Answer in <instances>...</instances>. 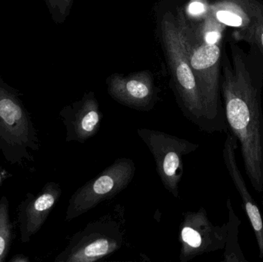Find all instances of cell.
Listing matches in <instances>:
<instances>
[{
  "mask_svg": "<svg viewBox=\"0 0 263 262\" xmlns=\"http://www.w3.org/2000/svg\"><path fill=\"white\" fill-rule=\"evenodd\" d=\"M227 235V223L221 226L213 225L203 208L197 212H188L180 231L181 259L186 261L202 254L225 249Z\"/></svg>",
  "mask_w": 263,
  "mask_h": 262,
  "instance_id": "cell-7",
  "label": "cell"
},
{
  "mask_svg": "<svg viewBox=\"0 0 263 262\" xmlns=\"http://www.w3.org/2000/svg\"><path fill=\"white\" fill-rule=\"evenodd\" d=\"M35 130L21 105L6 92H0V148L12 161L29 158L27 149H38Z\"/></svg>",
  "mask_w": 263,
  "mask_h": 262,
  "instance_id": "cell-5",
  "label": "cell"
},
{
  "mask_svg": "<svg viewBox=\"0 0 263 262\" xmlns=\"http://www.w3.org/2000/svg\"><path fill=\"white\" fill-rule=\"evenodd\" d=\"M233 63L226 62L222 82L229 131L237 138L246 173L254 190L263 192V113L260 83L232 45Z\"/></svg>",
  "mask_w": 263,
  "mask_h": 262,
  "instance_id": "cell-1",
  "label": "cell"
},
{
  "mask_svg": "<svg viewBox=\"0 0 263 262\" xmlns=\"http://www.w3.org/2000/svg\"><path fill=\"white\" fill-rule=\"evenodd\" d=\"M229 212V220L227 223V243H226L225 252L223 254V260L225 262H248L244 256L239 243V227L241 221L235 213L234 209L232 206L231 200L229 198L227 203Z\"/></svg>",
  "mask_w": 263,
  "mask_h": 262,
  "instance_id": "cell-14",
  "label": "cell"
},
{
  "mask_svg": "<svg viewBox=\"0 0 263 262\" xmlns=\"http://www.w3.org/2000/svg\"><path fill=\"white\" fill-rule=\"evenodd\" d=\"M73 0H47L48 6L53 18L63 22L69 15Z\"/></svg>",
  "mask_w": 263,
  "mask_h": 262,
  "instance_id": "cell-18",
  "label": "cell"
},
{
  "mask_svg": "<svg viewBox=\"0 0 263 262\" xmlns=\"http://www.w3.org/2000/svg\"><path fill=\"white\" fill-rule=\"evenodd\" d=\"M193 28L182 10L165 12L160 19L161 39L175 89L185 115L202 130L211 133L202 98L190 66Z\"/></svg>",
  "mask_w": 263,
  "mask_h": 262,
  "instance_id": "cell-2",
  "label": "cell"
},
{
  "mask_svg": "<svg viewBox=\"0 0 263 262\" xmlns=\"http://www.w3.org/2000/svg\"><path fill=\"white\" fill-rule=\"evenodd\" d=\"M61 189L58 184L48 183L38 195H27L18 208V221L21 239L27 243L46 221L59 197Z\"/></svg>",
  "mask_w": 263,
  "mask_h": 262,
  "instance_id": "cell-10",
  "label": "cell"
},
{
  "mask_svg": "<svg viewBox=\"0 0 263 262\" xmlns=\"http://www.w3.org/2000/svg\"><path fill=\"white\" fill-rule=\"evenodd\" d=\"M239 37L249 43L256 45L263 56V21L254 23L247 29H240Z\"/></svg>",
  "mask_w": 263,
  "mask_h": 262,
  "instance_id": "cell-17",
  "label": "cell"
},
{
  "mask_svg": "<svg viewBox=\"0 0 263 262\" xmlns=\"http://www.w3.org/2000/svg\"><path fill=\"white\" fill-rule=\"evenodd\" d=\"M208 12L225 26L240 29L263 21V6L256 0H217Z\"/></svg>",
  "mask_w": 263,
  "mask_h": 262,
  "instance_id": "cell-12",
  "label": "cell"
},
{
  "mask_svg": "<svg viewBox=\"0 0 263 262\" xmlns=\"http://www.w3.org/2000/svg\"><path fill=\"white\" fill-rule=\"evenodd\" d=\"M239 148L237 138L229 131L227 133V138L224 143L222 156L227 171L233 184L236 186L243 203L246 213L253 227L256 235L258 248H259V258H263V218L259 211V206L255 203L251 194L249 192L246 185L245 180L242 172L236 162V153Z\"/></svg>",
  "mask_w": 263,
  "mask_h": 262,
  "instance_id": "cell-9",
  "label": "cell"
},
{
  "mask_svg": "<svg viewBox=\"0 0 263 262\" xmlns=\"http://www.w3.org/2000/svg\"><path fill=\"white\" fill-rule=\"evenodd\" d=\"M220 43L211 44L192 32L190 61L205 109L211 133L229 132L225 111L219 96Z\"/></svg>",
  "mask_w": 263,
  "mask_h": 262,
  "instance_id": "cell-3",
  "label": "cell"
},
{
  "mask_svg": "<svg viewBox=\"0 0 263 262\" xmlns=\"http://www.w3.org/2000/svg\"><path fill=\"white\" fill-rule=\"evenodd\" d=\"M120 237L92 232L77 244L71 245L57 261L92 262L107 256L120 248Z\"/></svg>",
  "mask_w": 263,
  "mask_h": 262,
  "instance_id": "cell-13",
  "label": "cell"
},
{
  "mask_svg": "<svg viewBox=\"0 0 263 262\" xmlns=\"http://www.w3.org/2000/svg\"><path fill=\"white\" fill-rule=\"evenodd\" d=\"M206 17L203 23L201 25L196 32L204 41L211 44L220 43L222 32L225 29V25L219 21L210 12H207Z\"/></svg>",
  "mask_w": 263,
  "mask_h": 262,
  "instance_id": "cell-16",
  "label": "cell"
},
{
  "mask_svg": "<svg viewBox=\"0 0 263 262\" xmlns=\"http://www.w3.org/2000/svg\"><path fill=\"white\" fill-rule=\"evenodd\" d=\"M12 225L9 218L6 198L0 200V261L7 255L12 241Z\"/></svg>",
  "mask_w": 263,
  "mask_h": 262,
  "instance_id": "cell-15",
  "label": "cell"
},
{
  "mask_svg": "<svg viewBox=\"0 0 263 262\" xmlns=\"http://www.w3.org/2000/svg\"><path fill=\"white\" fill-rule=\"evenodd\" d=\"M107 86L109 95L121 104L140 110H149L153 107L156 92L149 72L114 74L108 78Z\"/></svg>",
  "mask_w": 263,
  "mask_h": 262,
  "instance_id": "cell-8",
  "label": "cell"
},
{
  "mask_svg": "<svg viewBox=\"0 0 263 262\" xmlns=\"http://www.w3.org/2000/svg\"><path fill=\"white\" fill-rule=\"evenodd\" d=\"M62 115L67 129V141L83 143L93 136L100 128V108L93 95L85 97L77 108Z\"/></svg>",
  "mask_w": 263,
  "mask_h": 262,
  "instance_id": "cell-11",
  "label": "cell"
},
{
  "mask_svg": "<svg viewBox=\"0 0 263 262\" xmlns=\"http://www.w3.org/2000/svg\"><path fill=\"white\" fill-rule=\"evenodd\" d=\"M135 166L127 158L118 159L97 178L88 182L72 195L66 212L67 221L86 213L105 200L127 187L133 179Z\"/></svg>",
  "mask_w": 263,
  "mask_h": 262,
  "instance_id": "cell-4",
  "label": "cell"
},
{
  "mask_svg": "<svg viewBox=\"0 0 263 262\" xmlns=\"http://www.w3.org/2000/svg\"><path fill=\"white\" fill-rule=\"evenodd\" d=\"M138 134L151 151L165 189L178 197V186L182 175V156L196 150L199 146L158 131L139 129Z\"/></svg>",
  "mask_w": 263,
  "mask_h": 262,
  "instance_id": "cell-6",
  "label": "cell"
}]
</instances>
